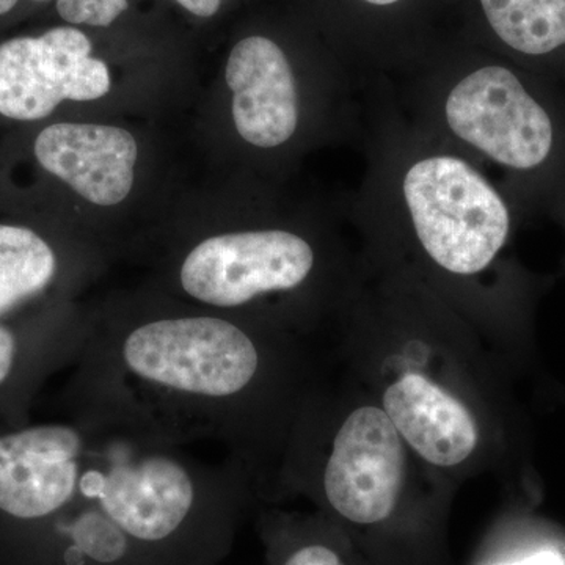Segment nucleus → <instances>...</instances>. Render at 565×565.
Segmentation results:
<instances>
[{
  "label": "nucleus",
  "instance_id": "9b49d317",
  "mask_svg": "<svg viewBox=\"0 0 565 565\" xmlns=\"http://www.w3.org/2000/svg\"><path fill=\"white\" fill-rule=\"evenodd\" d=\"M63 259L46 236L22 223L0 222V319L54 307Z\"/></svg>",
  "mask_w": 565,
  "mask_h": 565
},
{
  "label": "nucleus",
  "instance_id": "f3484780",
  "mask_svg": "<svg viewBox=\"0 0 565 565\" xmlns=\"http://www.w3.org/2000/svg\"><path fill=\"white\" fill-rule=\"evenodd\" d=\"M35 2H47V0H35ZM18 3H20V0H0V17L13 11Z\"/></svg>",
  "mask_w": 565,
  "mask_h": 565
},
{
  "label": "nucleus",
  "instance_id": "f8f14e48",
  "mask_svg": "<svg viewBox=\"0 0 565 565\" xmlns=\"http://www.w3.org/2000/svg\"><path fill=\"white\" fill-rule=\"evenodd\" d=\"M489 39L525 58L565 47V0H473Z\"/></svg>",
  "mask_w": 565,
  "mask_h": 565
},
{
  "label": "nucleus",
  "instance_id": "4468645a",
  "mask_svg": "<svg viewBox=\"0 0 565 565\" xmlns=\"http://www.w3.org/2000/svg\"><path fill=\"white\" fill-rule=\"evenodd\" d=\"M62 20L70 24L107 28L128 9V0H57Z\"/></svg>",
  "mask_w": 565,
  "mask_h": 565
},
{
  "label": "nucleus",
  "instance_id": "0eeeda50",
  "mask_svg": "<svg viewBox=\"0 0 565 565\" xmlns=\"http://www.w3.org/2000/svg\"><path fill=\"white\" fill-rule=\"evenodd\" d=\"M237 136L259 151L285 150L305 128V87L288 52L266 35L237 41L226 62Z\"/></svg>",
  "mask_w": 565,
  "mask_h": 565
},
{
  "label": "nucleus",
  "instance_id": "1a4fd4ad",
  "mask_svg": "<svg viewBox=\"0 0 565 565\" xmlns=\"http://www.w3.org/2000/svg\"><path fill=\"white\" fill-rule=\"evenodd\" d=\"M137 154L132 134L117 126L54 122L33 140L41 169L98 206L128 199Z\"/></svg>",
  "mask_w": 565,
  "mask_h": 565
},
{
  "label": "nucleus",
  "instance_id": "2eb2a0df",
  "mask_svg": "<svg viewBox=\"0 0 565 565\" xmlns=\"http://www.w3.org/2000/svg\"><path fill=\"white\" fill-rule=\"evenodd\" d=\"M178 3L192 14L200 18H211L221 9L222 0H177Z\"/></svg>",
  "mask_w": 565,
  "mask_h": 565
},
{
  "label": "nucleus",
  "instance_id": "dca6fc26",
  "mask_svg": "<svg viewBox=\"0 0 565 565\" xmlns=\"http://www.w3.org/2000/svg\"><path fill=\"white\" fill-rule=\"evenodd\" d=\"M503 565H565V559L563 556L557 555V553L542 552L526 557V559L519 561V563Z\"/></svg>",
  "mask_w": 565,
  "mask_h": 565
},
{
  "label": "nucleus",
  "instance_id": "39448f33",
  "mask_svg": "<svg viewBox=\"0 0 565 565\" xmlns=\"http://www.w3.org/2000/svg\"><path fill=\"white\" fill-rule=\"evenodd\" d=\"M407 445L381 405L364 404L341 419L322 456L291 452L281 481L315 490L323 503L355 525H379L399 503Z\"/></svg>",
  "mask_w": 565,
  "mask_h": 565
},
{
  "label": "nucleus",
  "instance_id": "20e7f679",
  "mask_svg": "<svg viewBox=\"0 0 565 565\" xmlns=\"http://www.w3.org/2000/svg\"><path fill=\"white\" fill-rule=\"evenodd\" d=\"M318 237L282 225L215 234L185 253L178 286L204 310L239 321L264 305L303 303L308 294L348 297L356 277H344L338 248Z\"/></svg>",
  "mask_w": 565,
  "mask_h": 565
},
{
  "label": "nucleus",
  "instance_id": "f257e3e1",
  "mask_svg": "<svg viewBox=\"0 0 565 565\" xmlns=\"http://www.w3.org/2000/svg\"><path fill=\"white\" fill-rule=\"evenodd\" d=\"M248 479L77 419L0 423V565H218Z\"/></svg>",
  "mask_w": 565,
  "mask_h": 565
},
{
  "label": "nucleus",
  "instance_id": "ddd939ff",
  "mask_svg": "<svg viewBox=\"0 0 565 565\" xmlns=\"http://www.w3.org/2000/svg\"><path fill=\"white\" fill-rule=\"evenodd\" d=\"M264 534L273 565H344L329 542L313 534L310 526L286 516H270Z\"/></svg>",
  "mask_w": 565,
  "mask_h": 565
},
{
  "label": "nucleus",
  "instance_id": "7ed1b4c3",
  "mask_svg": "<svg viewBox=\"0 0 565 565\" xmlns=\"http://www.w3.org/2000/svg\"><path fill=\"white\" fill-rule=\"evenodd\" d=\"M366 88V169L348 207L366 263L481 319L514 226L508 196L484 167L411 120L390 81Z\"/></svg>",
  "mask_w": 565,
  "mask_h": 565
},
{
  "label": "nucleus",
  "instance_id": "f03ea898",
  "mask_svg": "<svg viewBox=\"0 0 565 565\" xmlns=\"http://www.w3.org/2000/svg\"><path fill=\"white\" fill-rule=\"evenodd\" d=\"M70 370L66 418L180 448L225 445L248 476L285 457L308 401L278 332L206 310L87 326Z\"/></svg>",
  "mask_w": 565,
  "mask_h": 565
},
{
  "label": "nucleus",
  "instance_id": "6e6552de",
  "mask_svg": "<svg viewBox=\"0 0 565 565\" xmlns=\"http://www.w3.org/2000/svg\"><path fill=\"white\" fill-rule=\"evenodd\" d=\"M85 333L87 323L61 307L0 319V423H31L36 396L73 366Z\"/></svg>",
  "mask_w": 565,
  "mask_h": 565
},
{
  "label": "nucleus",
  "instance_id": "9d476101",
  "mask_svg": "<svg viewBox=\"0 0 565 565\" xmlns=\"http://www.w3.org/2000/svg\"><path fill=\"white\" fill-rule=\"evenodd\" d=\"M381 407L407 448L434 467H459L478 449L473 412L422 371H401L385 385Z\"/></svg>",
  "mask_w": 565,
  "mask_h": 565
},
{
  "label": "nucleus",
  "instance_id": "423d86ee",
  "mask_svg": "<svg viewBox=\"0 0 565 565\" xmlns=\"http://www.w3.org/2000/svg\"><path fill=\"white\" fill-rule=\"evenodd\" d=\"M110 90L106 63L74 28L0 44V115L13 121L44 120L66 99L95 102Z\"/></svg>",
  "mask_w": 565,
  "mask_h": 565
}]
</instances>
